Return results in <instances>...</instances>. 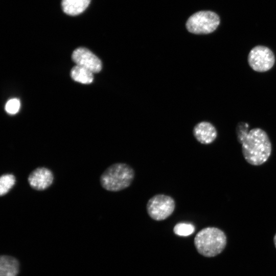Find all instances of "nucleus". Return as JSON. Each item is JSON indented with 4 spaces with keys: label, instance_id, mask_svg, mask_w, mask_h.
<instances>
[{
    "label": "nucleus",
    "instance_id": "nucleus-1",
    "mask_svg": "<svg viewBox=\"0 0 276 276\" xmlns=\"http://www.w3.org/2000/svg\"><path fill=\"white\" fill-rule=\"evenodd\" d=\"M247 123H245V127ZM243 125L238 127L237 139L241 144L245 160L252 166H260L269 159L272 145L267 133L262 129L255 128L247 132V127Z\"/></svg>",
    "mask_w": 276,
    "mask_h": 276
},
{
    "label": "nucleus",
    "instance_id": "nucleus-2",
    "mask_svg": "<svg viewBox=\"0 0 276 276\" xmlns=\"http://www.w3.org/2000/svg\"><path fill=\"white\" fill-rule=\"evenodd\" d=\"M194 243L199 254L211 258L220 254L225 248L227 237L225 233L216 227H206L199 231Z\"/></svg>",
    "mask_w": 276,
    "mask_h": 276
},
{
    "label": "nucleus",
    "instance_id": "nucleus-3",
    "mask_svg": "<svg viewBox=\"0 0 276 276\" xmlns=\"http://www.w3.org/2000/svg\"><path fill=\"white\" fill-rule=\"evenodd\" d=\"M135 176L133 168L125 163H115L102 173L100 182L102 187L110 192L123 190L131 184Z\"/></svg>",
    "mask_w": 276,
    "mask_h": 276
},
{
    "label": "nucleus",
    "instance_id": "nucleus-4",
    "mask_svg": "<svg viewBox=\"0 0 276 276\" xmlns=\"http://www.w3.org/2000/svg\"><path fill=\"white\" fill-rule=\"evenodd\" d=\"M219 16L211 11H200L192 15L187 20L188 31L195 34H207L215 31L220 24Z\"/></svg>",
    "mask_w": 276,
    "mask_h": 276
},
{
    "label": "nucleus",
    "instance_id": "nucleus-5",
    "mask_svg": "<svg viewBox=\"0 0 276 276\" xmlns=\"http://www.w3.org/2000/svg\"><path fill=\"white\" fill-rule=\"evenodd\" d=\"M175 208L172 197L164 194H157L147 202L146 209L149 216L156 221H162L172 215Z\"/></svg>",
    "mask_w": 276,
    "mask_h": 276
},
{
    "label": "nucleus",
    "instance_id": "nucleus-6",
    "mask_svg": "<svg viewBox=\"0 0 276 276\" xmlns=\"http://www.w3.org/2000/svg\"><path fill=\"white\" fill-rule=\"evenodd\" d=\"M247 61L250 67L258 72H265L270 70L274 64L275 56L268 47L258 45L250 51Z\"/></svg>",
    "mask_w": 276,
    "mask_h": 276
},
{
    "label": "nucleus",
    "instance_id": "nucleus-7",
    "mask_svg": "<svg viewBox=\"0 0 276 276\" xmlns=\"http://www.w3.org/2000/svg\"><path fill=\"white\" fill-rule=\"evenodd\" d=\"M72 59L77 65L85 68L93 73H98L102 69V62L89 50L78 48L72 54Z\"/></svg>",
    "mask_w": 276,
    "mask_h": 276
},
{
    "label": "nucleus",
    "instance_id": "nucleus-8",
    "mask_svg": "<svg viewBox=\"0 0 276 276\" xmlns=\"http://www.w3.org/2000/svg\"><path fill=\"white\" fill-rule=\"evenodd\" d=\"M54 175L52 172L45 167H38L29 175L28 181L30 186L37 191H43L53 183Z\"/></svg>",
    "mask_w": 276,
    "mask_h": 276
},
{
    "label": "nucleus",
    "instance_id": "nucleus-9",
    "mask_svg": "<svg viewBox=\"0 0 276 276\" xmlns=\"http://www.w3.org/2000/svg\"><path fill=\"white\" fill-rule=\"evenodd\" d=\"M193 133L198 142L204 145L212 143L217 136V131L215 126L206 121L196 124L193 128Z\"/></svg>",
    "mask_w": 276,
    "mask_h": 276
},
{
    "label": "nucleus",
    "instance_id": "nucleus-10",
    "mask_svg": "<svg viewBox=\"0 0 276 276\" xmlns=\"http://www.w3.org/2000/svg\"><path fill=\"white\" fill-rule=\"evenodd\" d=\"M19 271L18 260L10 256L2 255L0 258V276H17Z\"/></svg>",
    "mask_w": 276,
    "mask_h": 276
},
{
    "label": "nucleus",
    "instance_id": "nucleus-11",
    "mask_svg": "<svg viewBox=\"0 0 276 276\" xmlns=\"http://www.w3.org/2000/svg\"><path fill=\"white\" fill-rule=\"evenodd\" d=\"M90 2V0H62L61 6L65 13L75 16L82 13Z\"/></svg>",
    "mask_w": 276,
    "mask_h": 276
},
{
    "label": "nucleus",
    "instance_id": "nucleus-12",
    "mask_svg": "<svg viewBox=\"0 0 276 276\" xmlns=\"http://www.w3.org/2000/svg\"><path fill=\"white\" fill-rule=\"evenodd\" d=\"M71 76L74 81L83 84L91 83L94 79L93 73L77 65L72 68Z\"/></svg>",
    "mask_w": 276,
    "mask_h": 276
},
{
    "label": "nucleus",
    "instance_id": "nucleus-13",
    "mask_svg": "<svg viewBox=\"0 0 276 276\" xmlns=\"http://www.w3.org/2000/svg\"><path fill=\"white\" fill-rule=\"evenodd\" d=\"M15 177L12 174H5L0 177V196L6 195L15 183Z\"/></svg>",
    "mask_w": 276,
    "mask_h": 276
},
{
    "label": "nucleus",
    "instance_id": "nucleus-14",
    "mask_svg": "<svg viewBox=\"0 0 276 276\" xmlns=\"http://www.w3.org/2000/svg\"><path fill=\"white\" fill-rule=\"evenodd\" d=\"M194 231L195 226L190 223H178L173 228L174 234L180 236H189L192 234Z\"/></svg>",
    "mask_w": 276,
    "mask_h": 276
},
{
    "label": "nucleus",
    "instance_id": "nucleus-15",
    "mask_svg": "<svg viewBox=\"0 0 276 276\" xmlns=\"http://www.w3.org/2000/svg\"><path fill=\"white\" fill-rule=\"evenodd\" d=\"M20 106V101L18 99L13 98L7 101L5 105V110L10 114H14L18 112Z\"/></svg>",
    "mask_w": 276,
    "mask_h": 276
},
{
    "label": "nucleus",
    "instance_id": "nucleus-16",
    "mask_svg": "<svg viewBox=\"0 0 276 276\" xmlns=\"http://www.w3.org/2000/svg\"><path fill=\"white\" fill-rule=\"evenodd\" d=\"M273 242H274V246L276 248V233L275 234L273 237Z\"/></svg>",
    "mask_w": 276,
    "mask_h": 276
}]
</instances>
